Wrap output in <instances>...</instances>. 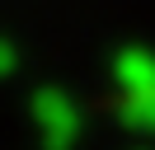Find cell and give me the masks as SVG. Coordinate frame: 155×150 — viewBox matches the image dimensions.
Returning a JSON list of instances; mask_svg holds the SVG:
<instances>
[{"mask_svg":"<svg viewBox=\"0 0 155 150\" xmlns=\"http://www.w3.org/2000/svg\"><path fill=\"white\" fill-rule=\"evenodd\" d=\"M33 122L42 131V150H71L80 136V112L61 89H38L33 94Z\"/></svg>","mask_w":155,"mask_h":150,"instance_id":"6da1fadb","label":"cell"},{"mask_svg":"<svg viewBox=\"0 0 155 150\" xmlns=\"http://www.w3.org/2000/svg\"><path fill=\"white\" fill-rule=\"evenodd\" d=\"M14 66H19V56H14V47H10V42H0V70L10 75Z\"/></svg>","mask_w":155,"mask_h":150,"instance_id":"277c9868","label":"cell"},{"mask_svg":"<svg viewBox=\"0 0 155 150\" xmlns=\"http://www.w3.org/2000/svg\"><path fill=\"white\" fill-rule=\"evenodd\" d=\"M117 117H122V127H132V131H155V89L122 94Z\"/></svg>","mask_w":155,"mask_h":150,"instance_id":"3957f363","label":"cell"},{"mask_svg":"<svg viewBox=\"0 0 155 150\" xmlns=\"http://www.w3.org/2000/svg\"><path fill=\"white\" fill-rule=\"evenodd\" d=\"M113 80L122 94H136V89H155V52L146 47H122L113 56Z\"/></svg>","mask_w":155,"mask_h":150,"instance_id":"7a4b0ae2","label":"cell"}]
</instances>
